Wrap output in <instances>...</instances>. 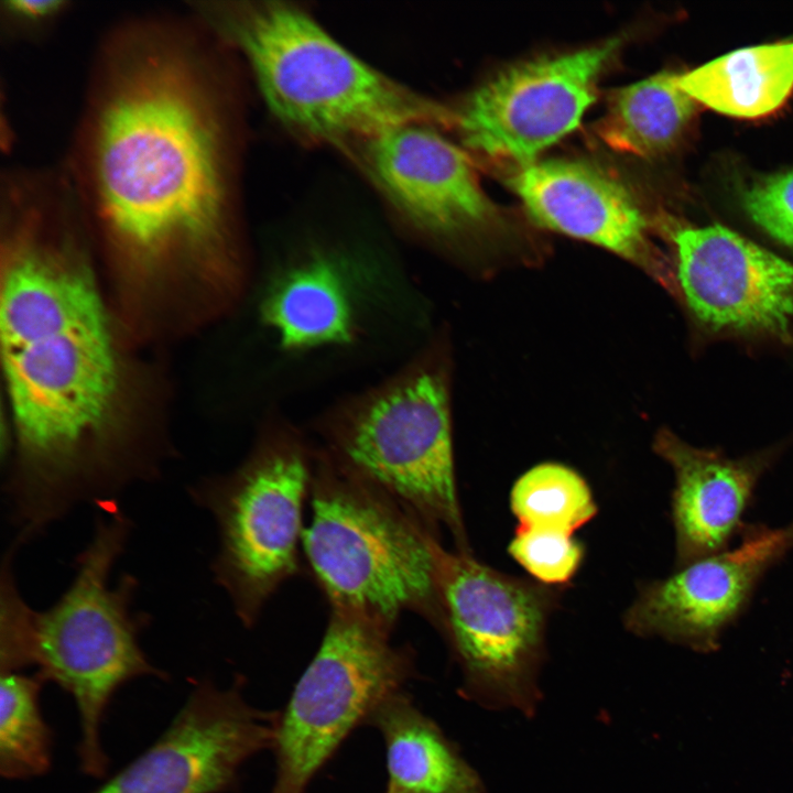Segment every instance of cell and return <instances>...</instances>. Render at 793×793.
<instances>
[{
    "mask_svg": "<svg viewBox=\"0 0 793 793\" xmlns=\"http://www.w3.org/2000/svg\"><path fill=\"white\" fill-rule=\"evenodd\" d=\"M124 26L97 64L70 183L110 239L143 260L222 249L232 211L230 120L203 36Z\"/></svg>",
    "mask_w": 793,
    "mask_h": 793,
    "instance_id": "cell-1",
    "label": "cell"
},
{
    "mask_svg": "<svg viewBox=\"0 0 793 793\" xmlns=\"http://www.w3.org/2000/svg\"><path fill=\"white\" fill-rule=\"evenodd\" d=\"M6 204L15 225L0 337L19 459L3 491L11 521L39 534L76 507L116 501L127 488L104 449L119 361L88 270L66 243L44 240L40 193Z\"/></svg>",
    "mask_w": 793,
    "mask_h": 793,
    "instance_id": "cell-2",
    "label": "cell"
},
{
    "mask_svg": "<svg viewBox=\"0 0 793 793\" xmlns=\"http://www.w3.org/2000/svg\"><path fill=\"white\" fill-rule=\"evenodd\" d=\"M195 11L245 57L271 113L309 141L344 150L392 127L450 126L452 111L389 78L291 4L199 3Z\"/></svg>",
    "mask_w": 793,
    "mask_h": 793,
    "instance_id": "cell-3",
    "label": "cell"
},
{
    "mask_svg": "<svg viewBox=\"0 0 793 793\" xmlns=\"http://www.w3.org/2000/svg\"><path fill=\"white\" fill-rule=\"evenodd\" d=\"M309 498L303 548L332 612L392 631L401 613L412 611L441 632L439 536L322 448Z\"/></svg>",
    "mask_w": 793,
    "mask_h": 793,
    "instance_id": "cell-4",
    "label": "cell"
},
{
    "mask_svg": "<svg viewBox=\"0 0 793 793\" xmlns=\"http://www.w3.org/2000/svg\"><path fill=\"white\" fill-rule=\"evenodd\" d=\"M93 537L76 558V575L48 609L35 611L28 663L41 677L66 691L76 704L80 769L101 778L108 757L101 724L115 693L141 676L164 673L145 656L139 636L149 617L133 613L138 582L123 575L111 587V569L121 556L132 522L117 503L102 508Z\"/></svg>",
    "mask_w": 793,
    "mask_h": 793,
    "instance_id": "cell-5",
    "label": "cell"
},
{
    "mask_svg": "<svg viewBox=\"0 0 793 793\" xmlns=\"http://www.w3.org/2000/svg\"><path fill=\"white\" fill-rule=\"evenodd\" d=\"M325 454L382 490L457 552L471 553L459 506L444 363L421 355L321 423Z\"/></svg>",
    "mask_w": 793,
    "mask_h": 793,
    "instance_id": "cell-6",
    "label": "cell"
},
{
    "mask_svg": "<svg viewBox=\"0 0 793 793\" xmlns=\"http://www.w3.org/2000/svg\"><path fill=\"white\" fill-rule=\"evenodd\" d=\"M315 454L298 432L273 424L240 468L189 488L194 502L216 521L219 546L211 569L246 627L298 572Z\"/></svg>",
    "mask_w": 793,
    "mask_h": 793,
    "instance_id": "cell-7",
    "label": "cell"
},
{
    "mask_svg": "<svg viewBox=\"0 0 793 793\" xmlns=\"http://www.w3.org/2000/svg\"><path fill=\"white\" fill-rule=\"evenodd\" d=\"M441 634L463 674V695L491 709L531 716L557 587L501 573L471 553L443 548Z\"/></svg>",
    "mask_w": 793,
    "mask_h": 793,
    "instance_id": "cell-8",
    "label": "cell"
},
{
    "mask_svg": "<svg viewBox=\"0 0 793 793\" xmlns=\"http://www.w3.org/2000/svg\"><path fill=\"white\" fill-rule=\"evenodd\" d=\"M413 675V651L393 644L391 630L332 612L315 656L278 717L271 793H304L351 730Z\"/></svg>",
    "mask_w": 793,
    "mask_h": 793,
    "instance_id": "cell-9",
    "label": "cell"
},
{
    "mask_svg": "<svg viewBox=\"0 0 793 793\" xmlns=\"http://www.w3.org/2000/svg\"><path fill=\"white\" fill-rule=\"evenodd\" d=\"M623 43L600 44L519 63L478 87L453 111L466 148L530 164L572 132L596 99L600 75Z\"/></svg>",
    "mask_w": 793,
    "mask_h": 793,
    "instance_id": "cell-10",
    "label": "cell"
},
{
    "mask_svg": "<svg viewBox=\"0 0 793 793\" xmlns=\"http://www.w3.org/2000/svg\"><path fill=\"white\" fill-rule=\"evenodd\" d=\"M278 716L249 705L237 681H202L167 729L93 793H221L241 765L272 748Z\"/></svg>",
    "mask_w": 793,
    "mask_h": 793,
    "instance_id": "cell-11",
    "label": "cell"
},
{
    "mask_svg": "<svg viewBox=\"0 0 793 793\" xmlns=\"http://www.w3.org/2000/svg\"><path fill=\"white\" fill-rule=\"evenodd\" d=\"M358 161L392 206L416 229L445 241L484 237L502 225L469 155L434 130L410 123L356 141Z\"/></svg>",
    "mask_w": 793,
    "mask_h": 793,
    "instance_id": "cell-12",
    "label": "cell"
},
{
    "mask_svg": "<svg viewBox=\"0 0 793 793\" xmlns=\"http://www.w3.org/2000/svg\"><path fill=\"white\" fill-rule=\"evenodd\" d=\"M665 229L676 285L702 325L711 332L791 339L793 263L718 224Z\"/></svg>",
    "mask_w": 793,
    "mask_h": 793,
    "instance_id": "cell-13",
    "label": "cell"
},
{
    "mask_svg": "<svg viewBox=\"0 0 793 793\" xmlns=\"http://www.w3.org/2000/svg\"><path fill=\"white\" fill-rule=\"evenodd\" d=\"M793 550V520L748 526L741 542L644 583L626 610L628 631L708 653L748 607L758 584Z\"/></svg>",
    "mask_w": 793,
    "mask_h": 793,
    "instance_id": "cell-14",
    "label": "cell"
},
{
    "mask_svg": "<svg viewBox=\"0 0 793 793\" xmlns=\"http://www.w3.org/2000/svg\"><path fill=\"white\" fill-rule=\"evenodd\" d=\"M509 184L536 225L609 250L676 291L674 271L652 242L638 202L602 170L575 160L534 161Z\"/></svg>",
    "mask_w": 793,
    "mask_h": 793,
    "instance_id": "cell-15",
    "label": "cell"
},
{
    "mask_svg": "<svg viewBox=\"0 0 793 793\" xmlns=\"http://www.w3.org/2000/svg\"><path fill=\"white\" fill-rule=\"evenodd\" d=\"M653 449L674 472L671 518L676 568L727 550L773 455L730 458L720 450L693 446L669 430L656 434Z\"/></svg>",
    "mask_w": 793,
    "mask_h": 793,
    "instance_id": "cell-16",
    "label": "cell"
},
{
    "mask_svg": "<svg viewBox=\"0 0 793 793\" xmlns=\"http://www.w3.org/2000/svg\"><path fill=\"white\" fill-rule=\"evenodd\" d=\"M368 721L385 743V793H484L477 772L403 691L383 700Z\"/></svg>",
    "mask_w": 793,
    "mask_h": 793,
    "instance_id": "cell-17",
    "label": "cell"
},
{
    "mask_svg": "<svg viewBox=\"0 0 793 793\" xmlns=\"http://www.w3.org/2000/svg\"><path fill=\"white\" fill-rule=\"evenodd\" d=\"M326 259L314 257L287 270L268 293L262 317L289 350L345 344L355 335L348 290Z\"/></svg>",
    "mask_w": 793,
    "mask_h": 793,
    "instance_id": "cell-18",
    "label": "cell"
},
{
    "mask_svg": "<svg viewBox=\"0 0 793 793\" xmlns=\"http://www.w3.org/2000/svg\"><path fill=\"white\" fill-rule=\"evenodd\" d=\"M698 104L745 119L778 110L793 91V41L740 48L680 74Z\"/></svg>",
    "mask_w": 793,
    "mask_h": 793,
    "instance_id": "cell-19",
    "label": "cell"
},
{
    "mask_svg": "<svg viewBox=\"0 0 793 793\" xmlns=\"http://www.w3.org/2000/svg\"><path fill=\"white\" fill-rule=\"evenodd\" d=\"M678 77L662 72L615 91L596 126L600 140L639 156L674 149L692 129L698 107Z\"/></svg>",
    "mask_w": 793,
    "mask_h": 793,
    "instance_id": "cell-20",
    "label": "cell"
},
{
    "mask_svg": "<svg viewBox=\"0 0 793 793\" xmlns=\"http://www.w3.org/2000/svg\"><path fill=\"white\" fill-rule=\"evenodd\" d=\"M0 773L8 780L44 774L51 767L52 732L40 710L39 673H1Z\"/></svg>",
    "mask_w": 793,
    "mask_h": 793,
    "instance_id": "cell-21",
    "label": "cell"
},
{
    "mask_svg": "<svg viewBox=\"0 0 793 793\" xmlns=\"http://www.w3.org/2000/svg\"><path fill=\"white\" fill-rule=\"evenodd\" d=\"M510 504L518 525L572 534L597 513L586 480L558 463H542L522 474L511 489Z\"/></svg>",
    "mask_w": 793,
    "mask_h": 793,
    "instance_id": "cell-22",
    "label": "cell"
},
{
    "mask_svg": "<svg viewBox=\"0 0 793 793\" xmlns=\"http://www.w3.org/2000/svg\"><path fill=\"white\" fill-rule=\"evenodd\" d=\"M508 551L535 582L552 587L571 582L585 555L572 533L522 525L517 526Z\"/></svg>",
    "mask_w": 793,
    "mask_h": 793,
    "instance_id": "cell-23",
    "label": "cell"
},
{
    "mask_svg": "<svg viewBox=\"0 0 793 793\" xmlns=\"http://www.w3.org/2000/svg\"><path fill=\"white\" fill-rule=\"evenodd\" d=\"M741 202L758 227L793 248V169L758 178L743 191Z\"/></svg>",
    "mask_w": 793,
    "mask_h": 793,
    "instance_id": "cell-24",
    "label": "cell"
},
{
    "mask_svg": "<svg viewBox=\"0 0 793 793\" xmlns=\"http://www.w3.org/2000/svg\"><path fill=\"white\" fill-rule=\"evenodd\" d=\"M63 0H9L2 2V14L9 24L22 31L41 30L67 11Z\"/></svg>",
    "mask_w": 793,
    "mask_h": 793,
    "instance_id": "cell-25",
    "label": "cell"
}]
</instances>
